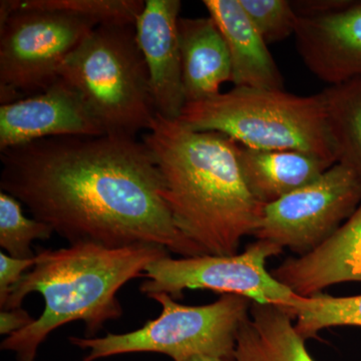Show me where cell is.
<instances>
[{"label":"cell","mask_w":361,"mask_h":361,"mask_svg":"<svg viewBox=\"0 0 361 361\" xmlns=\"http://www.w3.org/2000/svg\"><path fill=\"white\" fill-rule=\"evenodd\" d=\"M227 45L235 87L284 90L283 78L239 0H204Z\"/></svg>","instance_id":"obj_14"},{"label":"cell","mask_w":361,"mask_h":361,"mask_svg":"<svg viewBox=\"0 0 361 361\" xmlns=\"http://www.w3.org/2000/svg\"><path fill=\"white\" fill-rule=\"evenodd\" d=\"M1 191L70 244H155L205 255L175 225L153 154L135 137H47L0 156Z\"/></svg>","instance_id":"obj_1"},{"label":"cell","mask_w":361,"mask_h":361,"mask_svg":"<svg viewBox=\"0 0 361 361\" xmlns=\"http://www.w3.org/2000/svg\"><path fill=\"white\" fill-rule=\"evenodd\" d=\"M178 122L221 133L247 148L299 151L337 163L322 94L300 97L284 90L235 87L187 103Z\"/></svg>","instance_id":"obj_4"},{"label":"cell","mask_w":361,"mask_h":361,"mask_svg":"<svg viewBox=\"0 0 361 361\" xmlns=\"http://www.w3.org/2000/svg\"><path fill=\"white\" fill-rule=\"evenodd\" d=\"M283 249L271 242L257 240L242 253L159 259L145 271L146 281L140 291L151 298L165 293L180 298L185 290L205 289L222 294L247 297L252 302L282 305L296 295L277 281L266 268L268 259Z\"/></svg>","instance_id":"obj_8"},{"label":"cell","mask_w":361,"mask_h":361,"mask_svg":"<svg viewBox=\"0 0 361 361\" xmlns=\"http://www.w3.org/2000/svg\"><path fill=\"white\" fill-rule=\"evenodd\" d=\"M180 361H230V360H222V358H219V357H214V356L197 355L190 356V357L185 358V360H182Z\"/></svg>","instance_id":"obj_25"},{"label":"cell","mask_w":361,"mask_h":361,"mask_svg":"<svg viewBox=\"0 0 361 361\" xmlns=\"http://www.w3.org/2000/svg\"><path fill=\"white\" fill-rule=\"evenodd\" d=\"M151 299L161 304V312L141 329L103 337H71V343L87 351L84 361L137 353H161L174 361L197 355L232 360L250 299L222 294L215 302L202 306L183 305L165 293Z\"/></svg>","instance_id":"obj_6"},{"label":"cell","mask_w":361,"mask_h":361,"mask_svg":"<svg viewBox=\"0 0 361 361\" xmlns=\"http://www.w3.org/2000/svg\"><path fill=\"white\" fill-rule=\"evenodd\" d=\"M96 23L63 11L16 8L0 25V101L44 92Z\"/></svg>","instance_id":"obj_7"},{"label":"cell","mask_w":361,"mask_h":361,"mask_svg":"<svg viewBox=\"0 0 361 361\" xmlns=\"http://www.w3.org/2000/svg\"><path fill=\"white\" fill-rule=\"evenodd\" d=\"M360 204V178L336 163L314 182L265 205L254 236L305 255L329 239Z\"/></svg>","instance_id":"obj_9"},{"label":"cell","mask_w":361,"mask_h":361,"mask_svg":"<svg viewBox=\"0 0 361 361\" xmlns=\"http://www.w3.org/2000/svg\"><path fill=\"white\" fill-rule=\"evenodd\" d=\"M168 255L167 249L155 244L111 248L77 243L40 251L1 310L21 307L25 297L37 292L44 297V311L30 326L7 336L2 350L13 353L16 361H35L51 332L73 322L84 323L87 337H96L106 323L123 315L120 289Z\"/></svg>","instance_id":"obj_3"},{"label":"cell","mask_w":361,"mask_h":361,"mask_svg":"<svg viewBox=\"0 0 361 361\" xmlns=\"http://www.w3.org/2000/svg\"><path fill=\"white\" fill-rule=\"evenodd\" d=\"M59 77L84 97L106 135L135 137L156 115L134 25L94 27L63 61Z\"/></svg>","instance_id":"obj_5"},{"label":"cell","mask_w":361,"mask_h":361,"mask_svg":"<svg viewBox=\"0 0 361 361\" xmlns=\"http://www.w3.org/2000/svg\"><path fill=\"white\" fill-rule=\"evenodd\" d=\"M21 205L11 195L0 191V246L11 257L32 259L37 255L32 242L49 240L54 230L42 221L26 217Z\"/></svg>","instance_id":"obj_21"},{"label":"cell","mask_w":361,"mask_h":361,"mask_svg":"<svg viewBox=\"0 0 361 361\" xmlns=\"http://www.w3.org/2000/svg\"><path fill=\"white\" fill-rule=\"evenodd\" d=\"M104 135L82 94L61 77L44 92L0 106V152L47 137Z\"/></svg>","instance_id":"obj_10"},{"label":"cell","mask_w":361,"mask_h":361,"mask_svg":"<svg viewBox=\"0 0 361 361\" xmlns=\"http://www.w3.org/2000/svg\"><path fill=\"white\" fill-rule=\"evenodd\" d=\"M294 37L299 56L316 78L329 85L361 78V1L299 18Z\"/></svg>","instance_id":"obj_12"},{"label":"cell","mask_w":361,"mask_h":361,"mask_svg":"<svg viewBox=\"0 0 361 361\" xmlns=\"http://www.w3.org/2000/svg\"><path fill=\"white\" fill-rule=\"evenodd\" d=\"M293 322L279 306L252 302L230 361H315Z\"/></svg>","instance_id":"obj_17"},{"label":"cell","mask_w":361,"mask_h":361,"mask_svg":"<svg viewBox=\"0 0 361 361\" xmlns=\"http://www.w3.org/2000/svg\"><path fill=\"white\" fill-rule=\"evenodd\" d=\"M37 257V255H35ZM18 259L0 253V307L6 304L11 289L20 283L26 271L32 269L37 258ZM30 271V270H28Z\"/></svg>","instance_id":"obj_23"},{"label":"cell","mask_w":361,"mask_h":361,"mask_svg":"<svg viewBox=\"0 0 361 361\" xmlns=\"http://www.w3.org/2000/svg\"><path fill=\"white\" fill-rule=\"evenodd\" d=\"M266 44H274L294 35L297 16L288 0H239Z\"/></svg>","instance_id":"obj_22"},{"label":"cell","mask_w":361,"mask_h":361,"mask_svg":"<svg viewBox=\"0 0 361 361\" xmlns=\"http://www.w3.org/2000/svg\"><path fill=\"white\" fill-rule=\"evenodd\" d=\"M277 306L296 320L294 326L304 341L329 327H361V294L348 297L323 293L310 297L294 295L288 302Z\"/></svg>","instance_id":"obj_19"},{"label":"cell","mask_w":361,"mask_h":361,"mask_svg":"<svg viewBox=\"0 0 361 361\" xmlns=\"http://www.w3.org/2000/svg\"><path fill=\"white\" fill-rule=\"evenodd\" d=\"M239 164L247 188L264 206L314 182L334 165L303 152L252 149L241 145Z\"/></svg>","instance_id":"obj_16"},{"label":"cell","mask_w":361,"mask_h":361,"mask_svg":"<svg viewBox=\"0 0 361 361\" xmlns=\"http://www.w3.org/2000/svg\"><path fill=\"white\" fill-rule=\"evenodd\" d=\"M337 163L361 179V78L320 92Z\"/></svg>","instance_id":"obj_18"},{"label":"cell","mask_w":361,"mask_h":361,"mask_svg":"<svg viewBox=\"0 0 361 361\" xmlns=\"http://www.w3.org/2000/svg\"><path fill=\"white\" fill-rule=\"evenodd\" d=\"M35 320V318L21 307L2 310L0 312V334L6 337L13 336L16 332L30 326Z\"/></svg>","instance_id":"obj_24"},{"label":"cell","mask_w":361,"mask_h":361,"mask_svg":"<svg viewBox=\"0 0 361 361\" xmlns=\"http://www.w3.org/2000/svg\"><path fill=\"white\" fill-rule=\"evenodd\" d=\"M180 7L179 0H147L135 25L154 109L169 121H178L186 104L178 33Z\"/></svg>","instance_id":"obj_11"},{"label":"cell","mask_w":361,"mask_h":361,"mask_svg":"<svg viewBox=\"0 0 361 361\" xmlns=\"http://www.w3.org/2000/svg\"><path fill=\"white\" fill-rule=\"evenodd\" d=\"M142 142L155 158L178 229L204 254L238 253L242 239L257 231L265 207L246 186L238 142L158 114Z\"/></svg>","instance_id":"obj_2"},{"label":"cell","mask_w":361,"mask_h":361,"mask_svg":"<svg viewBox=\"0 0 361 361\" xmlns=\"http://www.w3.org/2000/svg\"><path fill=\"white\" fill-rule=\"evenodd\" d=\"M270 272L301 297L322 293L343 282H361V204L322 245L305 255L287 258Z\"/></svg>","instance_id":"obj_13"},{"label":"cell","mask_w":361,"mask_h":361,"mask_svg":"<svg viewBox=\"0 0 361 361\" xmlns=\"http://www.w3.org/2000/svg\"><path fill=\"white\" fill-rule=\"evenodd\" d=\"M141 0H13L16 8L63 11L92 21L97 25H134L144 8Z\"/></svg>","instance_id":"obj_20"},{"label":"cell","mask_w":361,"mask_h":361,"mask_svg":"<svg viewBox=\"0 0 361 361\" xmlns=\"http://www.w3.org/2000/svg\"><path fill=\"white\" fill-rule=\"evenodd\" d=\"M178 33L186 104L217 96L221 85L232 82L231 61L219 28L210 16L180 18Z\"/></svg>","instance_id":"obj_15"}]
</instances>
